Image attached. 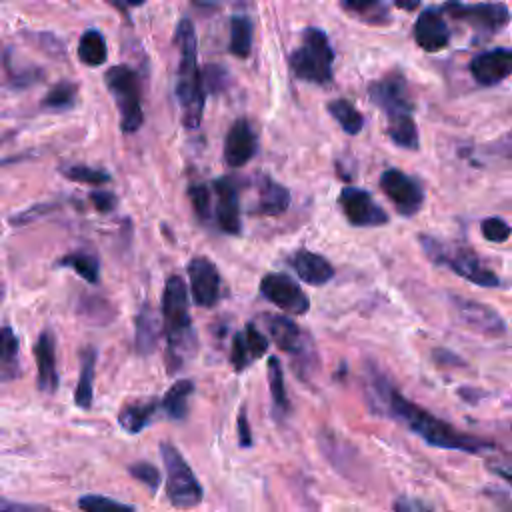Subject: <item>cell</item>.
I'll use <instances>...</instances> for the list:
<instances>
[{"mask_svg":"<svg viewBox=\"0 0 512 512\" xmlns=\"http://www.w3.org/2000/svg\"><path fill=\"white\" fill-rule=\"evenodd\" d=\"M364 392L368 406L386 418H394L408 426L414 434H418L424 442L444 450H460L468 454H480L494 450L496 446L488 440L464 434L456 430L452 424L440 420L438 416L430 414L422 406L410 402L394 382L376 366L366 368L364 376Z\"/></svg>","mask_w":512,"mask_h":512,"instance_id":"obj_1","label":"cell"},{"mask_svg":"<svg viewBox=\"0 0 512 512\" xmlns=\"http://www.w3.org/2000/svg\"><path fill=\"white\" fill-rule=\"evenodd\" d=\"M162 334L166 336V372L174 376L198 350V336L190 318L188 286L180 276H170L164 284Z\"/></svg>","mask_w":512,"mask_h":512,"instance_id":"obj_2","label":"cell"},{"mask_svg":"<svg viewBox=\"0 0 512 512\" xmlns=\"http://www.w3.org/2000/svg\"><path fill=\"white\" fill-rule=\"evenodd\" d=\"M174 40L178 46V72H176V98L180 104L182 124L186 128H198L204 114V86L202 74L198 68V46H196V30L188 18H182L176 26Z\"/></svg>","mask_w":512,"mask_h":512,"instance_id":"obj_3","label":"cell"},{"mask_svg":"<svg viewBox=\"0 0 512 512\" xmlns=\"http://www.w3.org/2000/svg\"><path fill=\"white\" fill-rule=\"evenodd\" d=\"M332 64L334 50L328 42L324 30L308 26L302 32V44L288 56V66L294 76L312 82V84H330L332 82Z\"/></svg>","mask_w":512,"mask_h":512,"instance_id":"obj_4","label":"cell"},{"mask_svg":"<svg viewBox=\"0 0 512 512\" xmlns=\"http://www.w3.org/2000/svg\"><path fill=\"white\" fill-rule=\"evenodd\" d=\"M418 240L422 244L424 254L430 258V262L448 266L460 278H464L472 284L484 286V288H498L502 284L498 274L492 272L490 268H486L482 264V260L474 254L472 248H468V246L448 248L440 240H436L432 236H426V234H420Z\"/></svg>","mask_w":512,"mask_h":512,"instance_id":"obj_5","label":"cell"},{"mask_svg":"<svg viewBox=\"0 0 512 512\" xmlns=\"http://www.w3.org/2000/svg\"><path fill=\"white\" fill-rule=\"evenodd\" d=\"M158 448H160V458L166 470L168 502L178 510L196 508L204 498V490L194 470L190 468L182 452L172 442H160Z\"/></svg>","mask_w":512,"mask_h":512,"instance_id":"obj_6","label":"cell"},{"mask_svg":"<svg viewBox=\"0 0 512 512\" xmlns=\"http://www.w3.org/2000/svg\"><path fill=\"white\" fill-rule=\"evenodd\" d=\"M104 82L120 112V128L124 134H134L144 122L140 76L126 64H118L106 70Z\"/></svg>","mask_w":512,"mask_h":512,"instance_id":"obj_7","label":"cell"},{"mask_svg":"<svg viewBox=\"0 0 512 512\" xmlns=\"http://www.w3.org/2000/svg\"><path fill=\"white\" fill-rule=\"evenodd\" d=\"M368 96L382 112H386L388 120L408 116L414 112L408 82L400 72H388L380 80L370 82Z\"/></svg>","mask_w":512,"mask_h":512,"instance_id":"obj_8","label":"cell"},{"mask_svg":"<svg viewBox=\"0 0 512 512\" xmlns=\"http://www.w3.org/2000/svg\"><path fill=\"white\" fill-rule=\"evenodd\" d=\"M444 12L454 20H462L480 32H498L510 22V10L504 2H482V4H462L460 0H450L444 4Z\"/></svg>","mask_w":512,"mask_h":512,"instance_id":"obj_9","label":"cell"},{"mask_svg":"<svg viewBox=\"0 0 512 512\" xmlns=\"http://www.w3.org/2000/svg\"><path fill=\"white\" fill-rule=\"evenodd\" d=\"M260 294L286 314L302 316L310 310V298L296 280L282 272H270L260 280Z\"/></svg>","mask_w":512,"mask_h":512,"instance_id":"obj_10","label":"cell"},{"mask_svg":"<svg viewBox=\"0 0 512 512\" xmlns=\"http://www.w3.org/2000/svg\"><path fill=\"white\" fill-rule=\"evenodd\" d=\"M340 208L346 216V220L352 226L358 228H376L388 224V214L386 210L374 202L372 194L356 188V186H344L340 192Z\"/></svg>","mask_w":512,"mask_h":512,"instance_id":"obj_11","label":"cell"},{"mask_svg":"<svg viewBox=\"0 0 512 512\" xmlns=\"http://www.w3.org/2000/svg\"><path fill=\"white\" fill-rule=\"evenodd\" d=\"M380 188L402 216H414L422 208V186L398 168H388L380 174Z\"/></svg>","mask_w":512,"mask_h":512,"instance_id":"obj_12","label":"cell"},{"mask_svg":"<svg viewBox=\"0 0 512 512\" xmlns=\"http://www.w3.org/2000/svg\"><path fill=\"white\" fill-rule=\"evenodd\" d=\"M262 318H264V326H266L272 342L280 350H284L292 356H300L302 366H306V370H310L308 358H314V350H312L308 336L302 332V328L294 320H290L288 316H282V314H264Z\"/></svg>","mask_w":512,"mask_h":512,"instance_id":"obj_13","label":"cell"},{"mask_svg":"<svg viewBox=\"0 0 512 512\" xmlns=\"http://www.w3.org/2000/svg\"><path fill=\"white\" fill-rule=\"evenodd\" d=\"M188 280L192 300L200 308H212L220 300V272L216 264L204 256H196L188 262Z\"/></svg>","mask_w":512,"mask_h":512,"instance_id":"obj_14","label":"cell"},{"mask_svg":"<svg viewBox=\"0 0 512 512\" xmlns=\"http://www.w3.org/2000/svg\"><path fill=\"white\" fill-rule=\"evenodd\" d=\"M450 300L458 318L474 332H480L490 338H500L506 334V322L494 308L462 296H452Z\"/></svg>","mask_w":512,"mask_h":512,"instance_id":"obj_15","label":"cell"},{"mask_svg":"<svg viewBox=\"0 0 512 512\" xmlns=\"http://www.w3.org/2000/svg\"><path fill=\"white\" fill-rule=\"evenodd\" d=\"M258 150V136L248 120L238 118L224 138V162L230 168L246 166Z\"/></svg>","mask_w":512,"mask_h":512,"instance_id":"obj_16","label":"cell"},{"mask_svg":"<svg viewBox=\"0 0 512 512\" xmlns=\"http://www.w3.org/2000/svg\"><path fill=\"white\" fill-rule=\"evenodd\" d=\"M414 42L424 52H440L450 44V30L448 24L438 8H426L418 14L414 28Z\"/></svg>","mask_w":512,"mask_h":512,"instance_id":"obj_17","label":"cell"},{"mask_svg":"<svg viewBox=\"0 0 512 512\" xmlns=\"http://www.w3.org/2000/svg\"><path fill=\"white\" fill-rule=\"evenodd\" d=\"M512 72L510 48H494L480 52L470 62V74L480 86H496Z\"/></svg>","mask_w":512,"mask_h":512,"instance_id":"obj_18","label":"cell"},{"mask_svg":"<svg viewBox=\"0 0 512 512\" xmlns=\"http://www.w3.org/2000/svg\"><path fill=\"white\" fill-rule=\"evenodd\" d=\"M214 192L218 196L216 202V220L222 232L226 234H240V196L234 178L224 176L214 180Z\"/></svg>","mask_w":512,"mask_h":512,"instance_id":"obj_19","label":"cell"},{"mask_svg":"<svg viewBox=\"0 0 512 512\" xmlns=\"http://www.w3.org/2000/svg\"><path fill=\"white\" fill-rule=\"evenodd\" d=\"M268 350V338L256 328L254 322H248L242 332H236L232 338L230 362L236 372L246 370L254 360L262 358Z\"/></svg>","mask_w":512,"mask_h":512,"instance_id":"obj_20","label":"cell"},{"mask_svg":"<svg viewBox=\"0 0 512 512\" xmlns=\"http://www.w3.org/2000/svg\"><path fill=\"white\" fill-rule=\"evenodd\" d=\"M36 358V384L42 392L54 394L58 390V368H56V340L50 330L40 332L34 344Z\"/></svg>","mask_w":512,"mask_h":512,"instance_id":"obj_21","label":"cell"},{"mask_svg":"<svg viewBox=\"0 0 512 512\" xmlns=\"http://www.w3.org/2000/svg\"><path fill=\"white\" fill-rule=\"evenodd\" d=\"M290 266L294 268V272L298 274V278L310 286H322L328 284L334 276V268L332 264L320 256L314 254L306 248H300L298 252H294L290 256Z\"/></svg>","mask_w":512,"mask_h":512,"instance_id":"obj_22","label":"cell"},{"mask_svg":"<svg viewBox=\"0 0 512 512\" xmlns=\"http://www.w3.org/2000/svg\"><path fill=\"white\" fill-rule=\"evenodd\" d=\"M160 334H162L160 314L150 302H144L138 316H136V336H134L136 352L140 356L154 354L156 348H158Z\"/></svg>","mask_w":512,"mask_h":512,"instance_id":"obj_23","label":"cell"},{"mask_svg":"<svg viewBox=\"0 0 512 512\" xmlns=\"http://www.w3.org/2000/svg\"><path fill=\"white\" fill-rule=\"evenodd\" d=\"M290 206V192L270 176H258V202L252 208L260 216H278Z\"/></svg>","mask_w":512,"mask_h":512,"instance_id":"obj_24","label":"cell"},{"mask_svg":"<svg viewBox=\"0 0 512 512\" xmlns=\"http://www.w3.org/2000/svg\"><path fill=\"white\" fill-rule=\"evenodd\" d=\"M20 376V342L10 324L0 326V380L12 382Z\"/></svg>","mask_w":512,"mask_h":512,"instance_id":"obj_25","label":"cell"},{"mask_svg":"<svg viewBox=\"0 0 512 512\" xmlns=\"http://www.w3.org/2000/svg\"><path fill=\"white\" fill-rule=\"evenodd\" d=\"M156 408H158V400L156 398L126 402L120 408V412H118V424H120V428L124 432L138 434V432H142L150 424Z\"/></svg>","mask_w":512,"mask_h":512,"instance_id":"obj_26","label":"cell"},{"mask_svg":"<svg viewBox=\"0 0 512 512\" xmlns=\"http://www.w3.org/2000/svg\"><path fill=\"white\" fill-rule=\"evenodd\" d=\"M94 372H96V350L92 346H86L80 352V376L74 390V402L82 410H88L94 400Z\"/></svg>","mask_w":512,"mask_h":512,"instance_id":"obj_27","label":"cell"},{"mask_svg":"<svg viewBox=\"0 0 512 512\" xmlns=\"http://www.w3.org/2000/svg\"><path fill=\"white\" fill-rule=\"evenodd\" d=\"M194 394V382L184 378V380H176L166 394L162 396V400L158 402V408H162V412L170 418V420H184L188 416V398Z\"/></svg>","mask_w":512,"mask_h":512,"instance_id":"obj_28","label":"cell"},{"mask_svg":"<svg viewBox=\"0 0 512 512\" xmlns=\"http://www.w3.org/2000/svg\"><path fill=\"white\" fill-rule=\"evenodd\" d=\"M268 386H270L274 416L280 420L290 412V400L284 384V368L278 356L268 358Z\"/></svg>","mask_w":512,"mask_h":512,"instance_id":"obj_29","label":"cell"},{"mask_svg":"<svg viewBox=\"0 0 512 512\" xmlns=\"http://www.w3.org/2000/svg\"><path fill=\"white\" fill-rule=\"evenodd\" d=\"M78 58L82 64L86 66H102L108 58V48H106V40L102 36V32H98L96 28H88L78 42Z\"/></svg>","mask_w":512,"mask_h":512,"instance_id":"obj_30","label":"cell"},{"mask_svg":"<svg viewBox=\"0 0 512 512\" xmlns=\"http://www.w3.org/2000/svg\"><path fill=\"white\" fill-rule=\"evenodd\" d=\"M58 266L72 268L80 278H84L90 284H96L100 280V262L98 256H94L88 250H74L58 260Z\"/></svg>","mask_w":512,"mask_h":512,"instance_id":"obj_31","label":"cell"},{"mask_svg":"<svg viewBox=\"0 0 512 512\" xmlns=\"http://www.w3.org/2000/svg\"><path fill=\"white\" fill-rule=\"evenodd\" d=\"M386 134L390 136V140L406 150H418L420 148V136H418V126L412 118V114L408 116H400V118H392L386 124Z\"/></svg>","mask_w":512,"mask_h":512,"instance_id":"obj_32","label":"cell"},{"mask_svg":"<svg viewBox=\"0 0 512 512\" xmlns=\"http://www.w3.org/2000/svg\"><path fill=\"white\" fill-rule=\"evenodd\" d=\"M252 34H254V26L252 20L244 14L234 16L230 20V52L236 58H248L250 50H252Z\"/></svg>","mask_w":512,"mask_h":512,"instance_id":"obj_33","label":"cell"},{"mask_svg":"<svg viewBox=\"0 0 512 512\" xmlns=\"http://www.w3.org/2000/svg\"><path fill=\"white\" fill-rule=\"evenodd\" d=\"M326 108H328V114L340 124V128H342L346 134L354 136V134H358V132L364 128V118H362V114L354 108L352 102H348V100H344V98H336V100H330V102L326 104Z\"/></svg>","mask_w":512,"mask_h":512,"instance_id":"obj_34","label":"cell"},{"mask_svg":"<svg viewBox=\"0 0 512 512\" xmlns=\"http://www.w3.org/2000/svg\"><path fill=\"white\" fill-rule=\"evenodd\" d=\"M340 6L364 20V22H372V24H380L384 20H388V10H386V2L384 0H340Z\"/></svg>","mask_w":512,"mask_h":512,"instance_id":"obj_35","label":"cell"},{"mask_svg":"<svg viewBox=\"0 0 512 512\" xmlns=\"http://www.w3.org/2000/svg\"><path fill=\"white\" fill-rule=\"evenodd\" d=\"M78 98V86L74 82H58L54 84L48 94L42 98V108L44 110H52V112H62L68 110L76 104Z\"/></svg>","mask_w":512,"mask_h":512,"instance_id":"obj_36","label":"cell"},{"mask_svg":"<svg viewBox=\"0 0 512 512\" xmlns=\"http://www.w3.org/2000/svg\"><path fill=\"white\" fill-rule=\"evenodd\" d=\"M78 314L92 324H108L114 318L110 302L100 296H84L78 304Z\"/></svg>","mask_w":512,"mask_h":512,"instance_id":"obj_37","label":"cell"},{"mask_svg":"<svg viewBox=\"0 0 512 512\" xmlns=\"http://www.w3.org/2000/svg\"><path fill=\"white\" fill-rule=\"evenodd\" d=\"M78 508L82 512H136L132 504H124L104 494H84L78 498Z\"/></svg>","mask_w":512,"mask_h":512,"instance_id":"obj_38","label":"cell"},{"mask_svg":"<svg viewBox=\"0 0 512 512\" xmlns=\"http://www.w3.org/2000/svg\"><path fill=\"white\" fill-rule=\"evenodd\" d=\"M60 172L74 182H82V184H106L110 180V174L102 168H92V166H84V164H72V166H64L60 168Z\"/></svg>","mask_w":512,"mask_h":512,"instance_id":"obj_39","label":"cell"},{"mask_svg":"<svg viewBox=\"0 0 512 512\" xmlns=\"http://www.w3.org/2000/svg\"><path fill=\"white\" fill-rule=\"evenodd\" d=\"M482 236L488 240V242H494V244H502L510 238V224L506 220H502L500 216H490V218H484L482 224Z\"/></svg>","mask_w":512,"mask_h":512,"instance_id":"obj_40","label":"cell"},{"mask_svg":"<svg viewBox=\"0 0 512 512\" xmlns=\"http://www.w3.org/2000/svg\"><path fill=\"white\" fill-rule=\"evenodd\" d=\"M128 472H130L138 482H142L150 492H156V490H158V486H160V470H158L154 464L140 460V462L130 464V466H128Z\"/></svg>","mask_w":512,"mask_h":512,"instance_id":"obj_41","label":"cell"},{"mask_svg":"<svg viewBox=\"0 0 512 512\" xmlns=\"http://www.w3.org/2000/svg\"><path fill=\"white\" fill-rule=\"evenodd\" d=\"M188 196H190V204L196 212V216L200 220H206L210 216V190L206 184H190L188 186Z\"/></svg>","mask_w":512,"mask_h":512,"instance_id":"obj_42","label":"cell"},{"mask_svg":"<svg viewBox=\"0 0 512 512\" xmlns=\"http://www.w3.org/2000/svg\"><path fill=\"white\" fill-rule=\"evenodd\" d=\"M202 74V86H204V94H218L220 90H224L226 86V70L218 64H206L204 70H200Z\"/></svg>","mask_w":512,"mask_h":512,"instance_id":"obj_43","label":"cell"},{"mask_svg":"<svg viewBox=\"0 0 512 512\" xmlns=\"http://www.w3.org/2000/svg\"><path fill=\"white\" fill-rule=\"evenodd\" d=\"M394 512H436L430 504L412 496H396L392 502Z\"/></svg>","mask_w":512,"mask_h":512,"instance_id":"obj_44","label":"cell"},{"mask_svg":"<svg viewBox=\"0 0 512 512\" xmlns=\"http://www.w3.org/2000/svg\"><path fill=\"white\" fill-rule=\"evenodd\" d=\"M0 512H52V510L42 504H28V502H14V500L0 498Z\"/></svg>","mask_w":512,"mask_h":512,"instance_id":"obj_45","label":"cell"},{"mask_svg":"<svg viewBox=\"0 0 512 512\" xmlns=\"http://www.w3.org/2000/svg\"><path fill=\"white\" fill-rule=\"evenodd\" d=\"M238 444L242 448H250L254 444V438H252V432H250V424H248V416H246V408L242 406L240 412H238Z\"/></svg>","mask_w":512,"mask_h":512,"instance_id":"obj_46","label":"cell"},{"mask_svg":"<svg viewBox=\"0 0 512 512\" xmlns=\"http://www.w3.org/2000/svg\"><path fill=\"white\" fill-rule=\"evenodd\" d=\"M90 200L98 212H110L116 208V196L108 190H96L90 194Z\"/></svg>","mask_w":512,"mask_h":512,"instance_id":"obj_47","label":"cell"},{"mask_svg":"<svg viewBox=\"0 0 512 512\" xmlns=\"http://www.w3.org/2000/svg\"><path fill=\"white\" fill-rule=\"evenodd\" d=\"M394 4L406 12H414L420 6V0H394Z\"/></svg>","mask_w":512,"mask_h":512,"instance_id":"obj_48","label":"cell"},{"mask_svg":"<svg viewBox=\"0 0 512 512\" xmlns=\"http://www.w3.org/2000/svg\"><path fill=\"white\" fill-rule=\"evenodd\" d=\"M192 4H196L200 10H214L218 6V0H190Z\"/></svg>","mask_w":512,"mask_h":512,"instance_id":"obj_49","label":"cell"},{"mask_svg":"<svg viewBox=\"0 0 512 512\" xmlns=\"http://www.w3.org/2000/svg\"><path fill=\"white\" fill-rule=\"evenodd\" d=\"M120 6H130V8H134V6H140V4H144L146 0H116Z\"/></svg>","mask_w":512,"mask_h":512,"instance_id":"obj_50","label":"cell"}]
</instances>
